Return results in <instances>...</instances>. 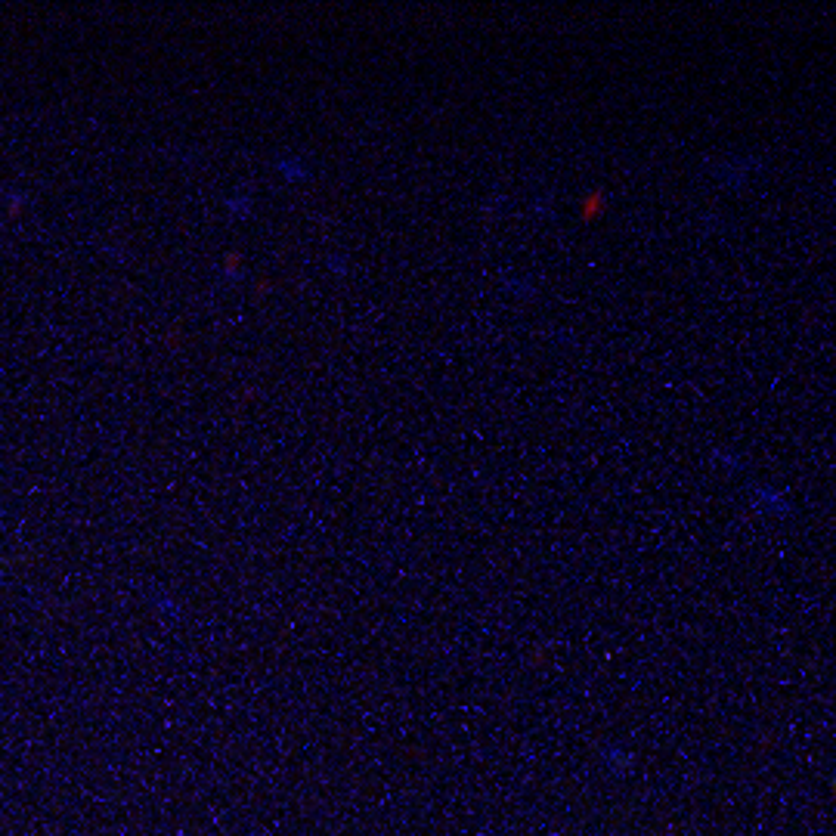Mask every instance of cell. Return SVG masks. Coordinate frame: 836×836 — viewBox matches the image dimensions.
<instances>
[{
  "label": "cell",
  "instance_id": "cell-1",
  "mask_svg": "<svg viewBox=\"0 0 836 836\" xmlns=\"http://www.w3.org/2000/svg\"><path fill=\"white\" fill-rule=\"evenodd\" d=\"M756 168H759V165L753 162V158L734 155V158H725V162H716V165H713V177H716L719 183H725V186H741V183H747V180L753 177Z\"/></svg>",
  "mask_w": 836,
  "mask_h": 836
},
{
  "label": "cell",
  "instance_id": "cell-2",
  "mask_svg": "<svg viewBox=\"0 0 836 836\" xmlns=\"http://www.w3.org/2000/svg\"><path fill=\"white\" fill-rule=\"evenodd\" d=\"M753 505H759L765 514H771V518H787V514H790L787 493H781L775 487H765V484L753 487Z\"/></svg>",
  "mask_w": 836,
  "mask_h": 836
},
{
  "label": "cell",
  "instance_id": "cell-3",
  "mask_svg": "<svg viewBox=\"0 0 836 836\" xmlns=\"http://www.w3.org/2000/svg\"><path fill=\"white\" fill-rule=\"evenodd\" d=\"M716 462H722L725 468H737V471L744 468V462H741V459H737V456H728V453H722V449H719V453H716Z\"/></svg>",
  "mask_w": 836,
  "mask_h": 836
}]
</instances>
